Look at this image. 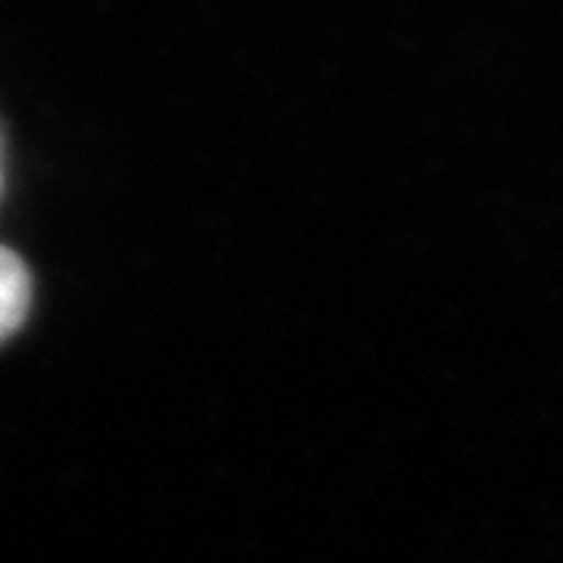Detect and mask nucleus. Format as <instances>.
Listing matches in <instances>:
<instances>
[{
    "label": "nucleus",
    "instance_id": "f257e3e1",
    "mask_svg": "<svg viewBox=\"0 0 563 563\" xmlns=\"http://www.w3.org/2000/svg\"><path fill=\"white\" fill-rule=\"evenodd\" d=\"M29 301H32V282L25 263L13 251L0 247V342L20 329L29 313Z\"/></svg>",
    "mask_w": 563,
    "mask_h": 563
}]
</instances>
